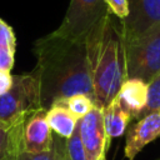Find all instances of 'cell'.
<instances>
[{
    "label": "cell",
    "instance_id": "5bb4252c",
    "mask_svg": "<svg viewBox=\"0 0 160 160\" xmlns=\"http://www.w3.org/2000/svg\"><path fill=\"white\" fill-rule=\"evenodd\" d=\"M59 102L64 104L78 120L82 119L95 106L94 99L86 94H76V95H72V96H70L62 101H59Z\"/></svg>",
    "mask_w": 160,
    "mask_h": 160
},
{
    "label": "cell",
    "instance_id": "ba28073f",
    "mask_svg": "<svg viewBox=\"0 0 160 160\" xmlns=\"http://www.w3.org/2000/svg\"><path fill=\"white\" fill-rule=\"evenodd\" d=\"M54 134L46 120V110L40 109L31 114L24 122L22 151L44 152L52 149Z\"/></svg>",
    "mask_w": 160,
    "mask_h": 160
},
{
    "label": "cell",
    "instance_id": "7402d4cb",
    "mask_svg": "<svg viewBox=\"0 0 160 160\" xmlns=\"http://www.w3.org/2000/svg\"><path fill=\"white\" fill-rule=\"evenodd\" d=\"M99 160H106V158H105V155H104V156H101V158H100Z\"/></svg>",
    "mask_w": 160,
    "mask_h": 160
},
{
    "label": "cell",
    "instance_id": "7c38bea8",
    "mask_svg": "<svg viewBox=\"0 0 160 160\" xmlns=\"http://www.w3.org/2000/svg\"><path fill=\"white\" fill-rule=\"evenodd\" d=\"M46 120L52 132L62 139H69L72 135L79 121L61 102H56L46 110Z\"/></svg>",
    "mask_w": 160,
    "mask_h": 160
},
{
    "label": "cell",
    "instance_id": "52a82bcc",
    "mask_svg": "<svg viewBox=\"0 0 160 160\" xmlns=\"http://www.w3.org/2000/svg\"><path fill=\"white\" fill-rule=\"evenodd\" d=\"M80 138L86 152L88 160H99L105 155L110 140L105 131L102 109L94 106V109L78 121Z\"/></svg>",
    "mask_w": 160,
    "mask_h": 160
},
{
    "label": "cell",
    "instance_id": "d6986e66",
    "mask_svg": "<svg viewBox=\"0 0 160 160\" xmlns=\"http://www.w3.org/2000/svg\"><path fill=\"white\" fill-rule=\"evenodd\" d=\"M54 155H55V152H54V145H52L51 150L44 151V152H26V151H21L19 154V156L16 158V160H54Z\"/></svg>",
    "mask_w": 160,
    "mask_h": 160
},
{
    "label": "cell",
    "instance_id": "8992f818",
    "mask_svg": "<svg viewBox=\"0 0 160 160\" xmlns=\"http://www.w3.org/2000/svg\"><path fill=\"white\" fill-rule=\"evenodd\" d=\"M129 15L120 20L124 40L136 38L160 25V0H128Z\"/></svg>",
    "mask_w": 160,
    "mask_h": 160
},
{
    "label": "cell",
    "instance_id": "603a6c76",
    "mask_svg": "<svg viewBox=\"0 0 160 160\" xmlns=\"http://www.w3.org/2000/svg\"><path fill=\"white\" fill-rule=\"evenodd\" d=\"M159 160H160V159H159Z\"/></svg>",
    "mask_w": 160,
    "mask_h": 160
},
{
    "label": "cell",
    "instance_id": "5b68a950",
    "mask_svg": "<svg viewBox=\"0 0 160 160\" xmlns=\"http://www.w3.org/2000/svg\"><path fill=\"white\" fill-rule=\"evenodd\" d=\"M108 14L105 0H70L62 21L54 31L65 38L86 40L92 28Z\"/></svg>",
    "mask_w": 160,
    "mask_h": 160
},
{
    "label": "cell",
    "instance_id": "4fadbf2b",
    "mask_svg": "<svg viewBox=\"0 0 160 160\" xmlns=\"http://www.w3.org/2000/svg\"><path fill=\"white\" fill-rule=\"evenodd\" d=\"M24 122L15 125L0 122V160H16L22 151Z\"/></svg>",
    "mask_w": 160,
    "mask_h": 160
},
{
    "label": "cell",
    "instance_id": "ffe728a7",
    "mask_svg": "<svg viewBox=\"0 0 160 160\" xmlns=\"http://www.w3.org/2000/svg\"><path fill=\"white\" fill-rule=\"evenodd\" d=\"M65 140L60 136H58L56 134H54V160H69L66 151H65Z\"/></svg>",
    "mask_w": 160,
    "mask_h": 160
},
{
    "label": "cell",
    "instance_id": "3957f363",
    "mask_svg": "<svg viewBox=\"0 0 160 160\" xmlns=\"http://www.w3.org/2000/svg\"><path fill=\"white\" fill-rule=\"evenodd\" d=\"M40 109L42 106L38 71L34 69L30 72L12 75L10 89L0 95V122L9 125L24 122Z\"/></svg>",
    "mask_w": 160,
    "mask_h": 160
},
{
    "label": "cell",
    "instance_id": "9a60e30c",
    "mask_svg": "<svg viewBox=\"0 0 160 160\" xmlns=\"http://www.w3.org/2000/svg\"><path fill=\"white\" fill-rule=\"evenodd\" d=\"M159 111H160V74L156 75L150 82H148V100L139 119L151 112H159Z\"/></svg>",
    "mask_w": 160,
    "mask_h": 160
},
{
    "label": "cell",
    "instance_id": "6da1fadb",
    "mask_svg": "<svg viewBox=\"0 0 160 160\" xmlns=\"http://www.w3.org/2000/svg\"><path fill=\"white\" fill-rule=\"evenodd\" d=\"M32 51L36 56L34 69L40 79L42 109L48 110L76 94L94 99L86 40L65 38L52 31L39 38Z\"/></svg>",
    "mask_w": 160,
    "mask_h": 160
},
{
    "label": "cell",
    "instance_id": "277c9868",
    "mask_svg": "<svg viewBox=\"0 0 160 160\" xmlns=\"http://www.w3.org/2000/svg\"><path fill=\"white\" fill-rule=\"evenodd\" d=\"M126 79L150 82L160 74V25L146 32L124 40Z\"/></svg>",
    "mask_w": 160,
    "mask_h": 160
},
{
    "label": "cell",
    "instance_id": "2e32d148",
    "mask_svg": "<svg viewBox=\"0 0 160 160\" xmlns=\"http://www.w3.org/2000/svg\"><path fill=\"white\" fill-rule=\"evenodd\" d=\"M65 151L69 160H88L78 126L72 135L65 140Z\"/></svg>",
    "mask_w": 160,
    "mask_h": 160
},
{
    "label": "cell",
    "instance_id": "8fae6325",
    "mask_svg": "<svg viewBox=\"0 0 160 160\" xmlns=\"http://www.w3.org/2000/svg\"><path fill=\"white\" fill-rule=\"evenodd\" d=\"M102 115H104L105 131H106L109 140L122 135L125 132L130 120L132 119L131 115L124 109V106L121 105L118 96H115L102 109Z\"/></svg>",
    "mask_w": 160,
    "mask_h": 160
},
{
    "label": "cell",
    "instance_id": "ac0fdd59",
    "mask_svg": "<svg viewBox=\"0 0 160 160\" xmlns=\"http://www.w3.org/2000/svg\"><path fill=\"white\" fill-rule=\"evenodd\" d=\"M15 61V50L0 48V71L10 72Z\"/></svg>",
    "mask_w": 160,
    "mask_h": 160
},
{
    "label": "cell",
    "instance_id": "7a4b0ae2",
    "mask_svg": "<svg viewBox=\"0 0 160 160\" xmlns=\"http://www.w3.org/2000/svg\"><path fill=\"white\" fill-rule=\"evenodd\" d=\"M94 102L104 109L119 92L126 79L125 46L120 20L110 12L86 36Z\"/></svg>",
    "mask_w": 160,
    "mask_h": 160
},
{
    "label": "cell",
    "instance_id": "9c48e42d",
    "mask_svg": "<svg viewBox=\"0 0 160 160\" xmlns=\"http://www.w3.org/2000/svg\"><path fill=\"white\" fill-rule=\"evenodd\" d=\"M160 136V111L151 112L130 126L126 132L125 156L128 160H134L136 155L151 141Z\"/></svg>",
    "mask_w": 160,
    "mask_h": 160
},
{
    "label": "cell",
    "instance_id": "44dd1931",
    "mask_svg": "<svg viewBox=\"0 0 160 160\" xmlns=\"http://www.w3.org/2000/svg\"><path fill=\"white\" fill-rule=\"evenodd\" d=\"M12 84V75L6 71H0V95L6 92Z\"/></svg>",
    "mask_w": 160,
    "mask_h": 160
},
{
    "label": "cell",
    "instance_id": "e0dca14e",
    "mask_svg": "<svg viewBox=\"0 0 160 160\" xmlns=\"http://www.w3.org/2000/svg\"><path fill=\"white\" fill-rule=\"evenodd\" d=\"M109 12L119 20L126 19L129 15V1L128 0H105Z\"/></svg>",
    "mask_w": 160,
    "mask_h": 160
},
{
    "label": "cell",
    "instance_id": "30bf717a",
    "mask_svg": "<svg viewBox=\"0 0 160 160\" xmlns=\"http://www.w3.org/2000/svg\"><path fill=\"white\" fill-rule=\"evenodd\" d=\"M132 119H139L148 100V82L140 79H125L116 95Z\"/></svg>",
    "mask_w": 160,
    "mask_h": 160
}]
</instances>
